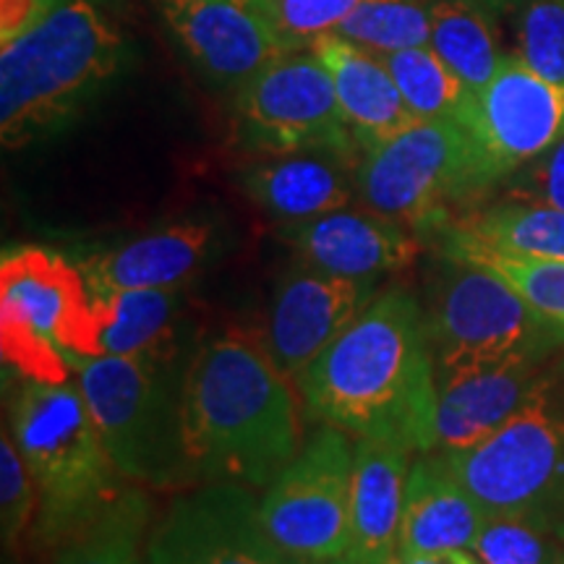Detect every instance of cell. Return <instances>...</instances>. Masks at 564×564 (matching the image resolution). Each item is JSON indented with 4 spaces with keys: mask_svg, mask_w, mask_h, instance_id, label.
Wrapping results in <instances>:
<instances>
[{
    "mask_svg": "<svg viewBox=\"0 0 564 564\" xmlns=\"http://www.w3.org/2000/svg\"><path fill=\"white\" fill-rule=\"evenodd\" d=\"M236 3H243L249 6V9H257V11H267V0H236Z\"/></svg>",
    "mask_w": 564,
    "mask_h": 564,
    "instance_id": "8d00e7d4",
    "label": "cell"
},
{
    "mask_svg": "<svg viewBox=\"0 0 564 564\" xmlns=\"http://www.w3.org/2000/svg\"><path fill=\"white\" fill-rule=\"evenodd\" d=\"M319 564H352L348 560H335V562H319Z\"/></svg>",
    "mask_w": 564,
    "mask_h": 564,
    "instance_id": "f35d334b",
    "label": "cell"
},
{
    "mask_svg": "<svg viewBox=\"0 0 564 564\" xmlns=\"http://www.w3.org/2000/svg\"><path fill=\"white\" fill-rule=\"evenodd\" d=\"M37 484L6 423L3 436H0V535H3L6 552H19L21 541L37 520Z\"/></svg>",
    "mask_w": 564,
    "mask_h": 564,
    "instance_id": "4dcf8cb0",
    "label": "cell"
},
{
    "mask_svg": "<svg viewBox=\"0 0 564 564\" xmlns=\"http://www.w3.org/2000/svg\"><path fill=\"white\" fill-rule=\"evenodd\" d=\"M21 382L11 400L9 429L40 491L32 539L40 549L58 552L121 497L123 476L79 387Z\"/></svg>",
    "mask_w": 564,
    "mask_h": 564,
    "instance_id": "277c9868",
    "label": "cell"
},
{
    "mask_svg": "<svg viewBox=\"0 0 564 564\" xmlns=\"http://www.w3.org/2000/svg\"><path fill=\"white\" fill-rule=\"evenodd\" d=\"M411 455L392 442H356L348 562L387 564L398 556Z\"/></svg>",
    "mask_w": 564,
    "mask_h": 564,
    "instance_id": "ffe728a7",
    "label": "cell"
},
{
    "mask_svg": "<svg viewBox=\"0 0 564 564\" xmlns=\"http://www.w3.org/2000/svg\"><path fill=\"white\" fill-rule=\"evenodd\" d=\"M126 40L91 0H63L0 45V139L21 150L74 121L116 79Z\"/></svg>",
    "mask_w": 564,
    "mask_h": 564,
    "instance_id": "3957f363",
    "label": "cell"
},
{
    "mask_svg": "<svg viewBox=\"0 0 564 564\" xmlns=\"http://www.w3.org/2000/svg\"><path fill=\"white\" fill-rule=\"evenodd\" d=\"M333 37L390 55L432 40V0H361Z\"/></svg>",
    "mask_w": 564,
    "mask_h": 564,
    "instance_id": "83f0119b",
    "label": "cell"
},
{
    "mask_svg": "<svg viewBox=\"0 0 564 564\" xmlns=\"http://www.w3.org/2000/svg\"><path fill=\"white\" fill-rule=\"evenodd\" d=\"M314 51L333 76L337 100L361 158L415 121L382 55L337 37H324Z\"/></svg>",
    "mask_w": 564,
    "mask_h": 564,
    "instance_id": "7402d4cb",
    "label": "cell"
},
{
    "mask_svg": "<svg viewBox=\"0 0 564 564\" xmlns=\"http://www.w3.org/2000/svg\"><path fill=\"white\" fill-rule=\"evenodd\" d=\"M181 440L202 481L267 489L293 460L299 403L264 340L228 333L194 352L181 377Z\"/></svg>",
    "mask_w": 564,
    "mask_h": 564,
    "instance_id": "7a4b0ae2",
    "label": "cell"
},
{
    "mask_svg": "<svg viewBox=\"0 0 564 564\" xmlns=\"http://www.w3.org/2000/svg\"><path fill=\"white\" fill-rule=\"evenodd\" d=\"M429 45L470 91L484 89L510 58L486 0H432Z\"/></svg>",
    "mask_w": 564,
    "mask_h": 564,
    "instance_id": "d4e9b609",
    "label": "cell"
},
{
    "mask_svg": "<svg viewBox=\"0 0 564 564\" xmlns=\"http://www.w3.org/2000/svg\"><path fill=\"white\" fill-rule=\"evenodd\" d=\"M387 564H481L474 552H436V554H398Z\"/></svg>",
    "mask_w": 564,
    "mask_h": 564,
    "instance_id": "d590c367",
    "label": "cell"
},
{
    "mask_svg": "<svg viewBox=\"0 0 564 564\" xmlns=\"http://www.w3.org/2000/svg\"><path fill=\"white\" fill-rule=\"evenodd\" d=\"M460 123L476 141L491 188L564 139V84L544 79L512 53L497 76L470 95Z\"/></svg>",
    "mask_w": 564,
    "mask_h": 564,
    "instance_id": "4fadbf2b",
    "label": "cell"
},
{
    "mask_svg": "<svg viewBox=\"0 0 564 564\" xmlns=\"http://www.w3.org/2000/svg\"><path fill=\"white\" fill-rule=\"evenodd\" d=\"M457 264H476L499 274L512 285L541 316L564 333V262L546 259H514L502 253H465L453 259Z\"/></svg>",
    "mask_w": 564,
    "mask_h": 564,
    "instance_id": "f546056e",
    "label": "cell"
},
{
    "mask_svg": "<svg viewBox=\"0 0 564 564\" xmlns=\"http://www.w3.org/2000/svg\"><path fill=\"white\" fill-rule=\"evenodd\" d=\"M444 251L449 259L465 253H502L564 262V209L502 196V202L447 225Z\"/></svg>",
    "mask_w": 564,
    "mask_h": 564,
    "instance_id": "603a6c76",
    "label": "cell"
},
{
    "mask_svg": "<svg viewBox=\"0 0 564 564\" xmlns=\"http://www.w3.org/2000/svg\"><path fill=\"white\" fill-rule=\"evenodd\" d=\"M382 61L390 68L415 121H436V118L460 121L474 91L432 51V45L405 47V51L382 55Z\"/></svg>",
    "mask_w": 564,
    "mask_h": 564,
    "instance_id": "4316f807",
    "label": "cell"
},
{
    "mask_svg": "<svg viewBox=\"0 0 564 564\" xmlns=\"http://www.w3.org/2000/svg\"><path fill=\"white\" fill-rule=\"evenodd\" d=\"M514 55L544 79L564 84V0H523Z\"/></svg>",
    "mask_w": 564,
    "mask_h": 564,
    "instance_id": "1f68e13d",
    "label": "cell"
},
{
    "mask_svg": "<svg viewBox=\"0 0 564 564\" xmlns=\"http://www.w3.org/2000/svg\"><path fill=\"white\" fill-rule=\"evenodd\" d=\"M207 223L181 220L133 238L82 262L91 293L181 291L212 253Z\"/></svg>",
    "mask_w": 564,
    "mask_h": 564,
    "instance_id": "ac0fdd59",
    "label": "cell"
},
{
    "mask_svg": "<svg viewBox=\"0 0 564 564\" xmlns=\"http://www.w3.org/2000/svg\"><path fill=\"white\" fill-rule=\"evenodd\" d=\"M308 413L356 440L436 449V366L429 319L405 288L369 301L299 377Z\"/></svg>",
    "mask_w": 564,
    "mask_h": 564,
    "instance_id": "6da1fadb",
    "label": "cell"
},
{
    "mask_svg": "<svg viewBox=\"0 0 564 564\" xmlns=\"http://www.w3.org/2000/svg\"><path fill=\"white\" fill-rule=\"evenodd\" d=\"M236 137L243 150L282 154L333 150L361 162V150L345 121L340 100L319 55L288 51L236 91Z\"/></svg>",
    "mask_w": 564,
    "mask_h": 564,
    "instance_id": "8fae6325",
    "label": "cell"
},
{
    "mask_svg": "<svg viewBox=\"0 0 564 564\" xmlns=\"http://www.w3.org/2000/svg\"><path fill=\"white\" fill-rule=\"evenodd\" d=\"M147 564H299L264 531L243 484L207 481L175 497L147 535Z\"/></svg>",
    "mask_w": 564,
    "mask_h": 564,
    "instance_id": "7c38bea8",
    "label": "cell"
},
{
    "mask_svg": "<svg viewBox=\"0 0 564 564\" xmlns=\"http://www.w3.org/2000/svg\"><path fill=\"white\" fill-rule=\"evenodd\" d=\"M440 457L489 514L552 512L564 499V377L546 369L497 432Z\"/></svg>",
    "mask_w": 564,
    "mask_h": 564,
    "instance_id": "52a82bcc",
    "label": "cell"
},
{
    "mask_svg": "<svg viewBox=\"0 0 564 564\" xmlns=\"http://www.w3.org/2000/svg\"><path fill=\"white\" fill-rule=\"evenodd\" d=\"M544 361L549 358H512L436 384L440 398H436L434 453L468 449L497 432L525 403L541 373L546 371Z\"/></svg>",
    "mask_w": 564,
    "mask_h": 564,
    "instance_id": "d6986e66",
    "label": "cell"
},
{
    "mask_svg": "<svg viewBox=\"0 0 564 564\" xmlns=\"http://www.w3.org/2000/svg\"><path fill=\"white\" fill-rule=\"evenodd\" d=\"M366 207L405 225L440 228L455 202L489 188L470 131L457 118L413 121L373 147L356 167Z\"/></svg>",
    "mask_w": 564,
    "mask_h": 564,
    "instance_id": "ba28073f",
    "label": "cell"
},
{
    "mask_svg": "<svg viewBox=\"0 0 564 564\" xmlns=\"http://www.w3.org/2000/svg\"><path fill=\"white\" fill-rule=\"evenodd\" d=\"M0 352L21 379L68 384L95 358V293L82 264L45 246H13L0 259Z\"/></svg>",
    "mask_w": 564,
    "mask_h": 564,
    "instance_id": "5b68a950",
    "label": "cell"
},
{
    "mask_svg": "<svg viewBox=\"0 0 564 564\" xmlns=\"http://www.w3.org/2000/svg\"><path fill=\"white\" fill-rule=\"evenodd\" d=\"M280 238L301 264L350 280H377L405 270L419 257V243L405 225L373 209H335L306 223L282 225Z\"/></svg>",
    "mask_w": 564,
    "mask_h": 564,
    "instance_id": "2e32d148",
    "label": "cell"
},
{
    "mask_svg": "<svg viewBox=\"0 0 564 564\" xmlns=\"http://www.w3.org/2000/svg\"><path fill=\"white\" fill-rule=\"evenodd\" d=\"M489 512L449 474L440 453L411 463L398 554L470 552Z\"/></svg>",
    "mask_w": 564,
    "mask_h": 564,
    "instance_id": "44dd1931",
    "label": "cell"
},
{
    "mask_svg": "<svg viewBox=\"0 0 564 564\" xmlns=\"http://www.w3.org/2000/svg\"><path fill=\"white\" fill-rule=\"evenodd\" d=\"M361 0H267L264 17L288 51H312L316 42L333 37Z\"/></svg>",
    "mask_w": 564,
    "mask_h": 564,
    "instance_id": "d6a6232c",
    "label": "cell"
},
{
    "mask_svg": "<svg viewBox=\"0 0 564 564\" xmlns=\"http://www.w3.org/2000/svg\"><path fill=\"white\" fill-rule=\"evenodd\" d=\"M556 564H564V554H562V560H560V562H556Z\"/></svg>",
    "mask_w": 564,
    "mask_h": 564,
    "instance_id": "ab89813d",
    "label": "cell"
},
{
    "mask_svg": "<svg viewBox=\"0 0 564 564\" xmlns=\"http://www.w3.org/2000/svg\"><path fill=\"white\" fill-rule=\"evenodd\" d=\"M162 24L212 87H246L288 53L262 11L236 0H154Z\"/></svg>",
    "mask_w": 564,
    "mask_h": 564,
    "instance_id": "5bb4252c",
    "label": "cell"
},
{
    "mask_svg": "<svg viewBox=\"0 0 564 564\" xmlns=\"http://www.w3.org/2000/svg\"><path fill=\"white\" fill-rule=\"evenodd\" d=\"M371 282L308 264H299L280 280L264 343L288 377L299 379L356 322L371 301Z\"/></svg>",
    "mask_w": 564,
    "mask_h": 564,
    "instance_id": "9a60e30c",
    "label": "cell"
},
{
    "mask_svg": "<svg viewBox=\"0 0 564 564\" xmlns=\"http://www.w3.org/2000/svg\"><path fill=\"white\" fill-rule=\"evenodd\" d=\"M178 324V291L95 293V358L167 361Z\"/></svg>",
    "mask_w": 564,
    "mask_h": 564,
    "instance_id": "cb8c5ba5",
    "label": "cell"
},
{
    "mask_svg": "<svg viewBox=\"0 0 564 564\" xmlns=\"http://www.w3.org/2000/svg\"><path fill=\"white\" fill-rule=\"evenodd\" d=\"M150 499L141 489H126L100 518L58 549L55 564H147Z\"/></svg>",
    "mask_w": 564,
    "mask_h": 564,
    "instance_id": "484cf974",
    "label": "cell"
},
{
    "mask_svg": "<svg viewBox=\"0 0 564 564\" xmlns=\"http://www.w3.org/2000/svg\"><path fill=\"white\" fill-rule=\"evenodd\" d=\"M486 3H523V0H486Z\"/></svg>",
    "mask_w": 564,
    "mask_h": 564,
    "instance_id": "74e56055",
    "label": "cell"
},
{
    "mask_svg": "<svg viewBox=\"0 0 564 564\" xmlns=\"http://www.w3.org/2000/svg\"><path fill=\"white\" fill-rule=\"evenodd\" d=\"M63 0H0V45L32 30Z\"/></svg>",
    "mask_w": 564,
    "mask_h": 564,
    "instance_id": "e575fe53",
    "label": "cell"
},
{
    "mask_svg": "<svg viewBox=\"0 0 564 564\" xmlns=\"http://www.w3.org/2000/svg\"><path fill=\"white\" fill-rule=\"evenodd\" d=\"M167 364L102 356L84 358L74 373L110 460L126 481L154 489L196 478L181 440V384Z\"/></svg>",
    "mask_w": 564,
    "mask_h": 564,
    "instance_id": "8992f818",
    "label": "cell"
},
{
    "mask_svg": "<svg viewBox=\"0 0 564 564\" xmlns=\"http://www.w3.org/2000/svg\"><path fill=\"white\" fill-rule=\"evenodd\" d=\"M470 552L481 564H556L564 554V525L554 512L489 514Z\"/></svg>",
    "mask_w": 564,
    "mask_h": 564,
    "instance_id": "f1b7e54d",
    "label": "cell"
},
{
    "mask_svg": "<svg viewBox=\"0 0 564 564\" xmlns=\"http://www.w3.org/2000/svg\"><path fill=\"white\" fill-rule=\"evenodd\" d=\"M429 319L436 384L512 358H549L564 333L484 267L457 264Z\"/></svg>",
    "mask_w": 564,
    "mask_h": 564,
    "instance_id": "9c48e42d",
    "label": "cell"
},
{
    "mask_svg": "<svg viewBox=\"0 0 564 564\" xmlns=\"http://www.w3.org/2000/svg\"><path fill=\"white\" fill-rule=\"evenodd\" d=\"M505 199L539 202L564 209V139L502 181Z\"/></svg>",
    "mask_w": 564,
    "mask_h": 564,
    "instance_id": "836d02e7",
    "label": "cell"
},
{
    "mask_svg": "<svg viewBox=\"0 0 564 564\" xmlns=\"http://www.w3.org/2000/svg\"><path fill=\"white\" fill-rule=\"evenodd\" d=\"M356 444L322 423L259 499L264 531L299 564L345 560Z\"/></svg>",
    "mask_w": 564,
    "mask_h": 564,
    "instance_id": "30bf717a",
    "label": "cell"
},
{
    "mask_svg": "<svg viewBox=\"0 0 564 564\" xmlns=\"http://www.w3.org/2000/svg\"><path fill=\"white\" fill-rule=\"evenodd\" d=\"M358 160L333 150L262 154L241 167L243 194L285 225L306 223L350 207Z\"/></svg>",
    "mask_w": 564,
    "mask_h": 564,
    "instance_id": "e0dca14e",
    "label": "cell"
}]
</instances>
